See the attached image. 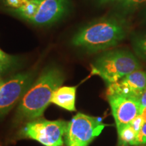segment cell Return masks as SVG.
Wrapping results in <instances>:
<instances>
[{
    "label": "cell",
    "instance_id": "obj_1",
    "mask_svg": "<svg viewBox=\"0 0 146 146\" xmlns=\"http://www.w3.org/2000/svg\"><path fill=\"white\" fill-rule=\"evenodd\" d=\"M65 79L62 70L58 66L47 67L42 72L19 102L15 120L27 122L41 118L51 104L52 96Z\"/></svg>",
    "mask_w": 146,
    "mask_h": 146
},
{
    "label": "cell",
    "instance_id": "obj_2",
    "mask_svg": "<svg viewBox=\"0 0 146 146\" xmlns=\"http://www.w3.org/2000/svg\"><path fill=\"white\" fill-rule=\"evenodd\" d=\"M125 20L106 16L87 24L73 36L72 43L91 52L103 51L117 45L127 35Z\"/></svg>",
    "mask_w": 146,
    "mask_h": 146
},
{
    "label": "cell",
    "instance_id": "obj_3",
    "mask_svg": "<svg viewBox=\"0 0 146 146\" xmlns=\"http://www.w3.org/2000/svg\"><path fill=\"white\" fill-rule=\"evenodd\" d=\"M140 68L141 65L137 58L126 50L106 52L91 65L92 74L100 76L107 85L117 82Z\"/></svg>",
    "mask_w": 146,
    "mask_h": 146
},
{
    "label": "cell",
    "instance_id": "obj_4",
    "mask_svg": "<svg viewBox=\"0 0 146 146\" xmlns=\"http://www.w3.org/2000/svg\"><path fill=\"white\" fill-rule=\"evenodd\" d=\"M70 0H31L19 8L10 9L25 21L44 26L59 21L68 12Z\"/></svg>",
    "mask_w": 146,
    "mask_h": 146
},
{
    "label": "cell",
    "instance_id": "obj_5",
    "mask_svg": "<svg viewBox=\"0 0 146 146\" xmlns=\"http://www.w3.org/2000/svg\"><path fill=\"white\" fill-rule=\"evenodd\" d=\"M68 122L51 120L39 118L26 123L20 136L32 139L45 146H62Z\"/></svg>",
    "mask_w": 146,
    "mask_h": 146
},
{
    "label": "cell",
    "instance_id": "obj_6",
    "mask_svg": "<svg viewBox=\"0 0 146 146\" xmlns=\"http://www.w3.org/2000/svg\"><path fill=\"white\" fill-rule=\"evenodd\" d=\"M105 126L101 118L78 113L68 123L64 137L66 146H88Z\"/></svg>",
    "mask_w": 146,
    "mask_h": 146
},
{
    "label": "cell",
    "instance_id": "obj_7",
    "mask_svg": "<svg viewBox=\"0 0 146 146\" xmlns=\"http://www.w3.org/2000/svg\"><path fill=\"white\" fill-rule=\"evenodd\" d=\"M32 71L18 73L0 83V117L19 103L35 81Z\"/></svg>",
    "mask_w": 146,
    "mask_h": 146
},
{
    "label": "cell",
    "instance_id": "obj_8",
    "mask_svg": "<svg viewBox=\"0 0 146 146\" xmlns=\"http://www.w3.org/2000/svg\"><path fill=\"white\" fill-rule=\"evenodd\" d=\"M107 98L117 129L129 125L141 114L139 98L118 95L107 96Z\"/></svg>",
    "mask_w": 146,
    "mask_h": 146
},
{
    "label": "cell",
    "instance_id": "obj_9",
    "mask_svg": "<svg viewBox=\"0 0 146 146\" xmlns=\"http://www.w3.org/2000/svg\"><path fill=\"white\" fill-rule=\"evenodd\" d=\"M146 85V72L134 71L115 83L108 85L107 96H126L139 98Z\"/></svg>",
    "mask_w": 146,
    "mask_h": 146
},
{
    "label": "cell",
    "instance_id": "obj_10",
    "mask_svg": "<svg viewBox=\"0 0 146 146\" xmlns=\"http://www.w3.org/2000/svg\"><path fill=\"white\" fill-rule=\"evenodd\" d=\"M76 87H60L53 94L51 103L68 111H76Z\"/></svg>",
    "mask_w": 146,
    "mask_h": 146
},
{
    "label": "cell",
    "instance_id": "obj_11",
    "mask_svg": "<svg viewBox=\"0 0 146 146\" xmlns=\"http://www.w3.org/2000/svg\"><path fill=\"white\" fill-rule=\"evenodd\" d=\"M118 135V146L133 145L137 137V133L130 125L117 129Z\"/></svg>",
    "mask_w": 146,
    "mask_h": 146
},
{
    "label": "cell",
    "instance_id": "obj_12",
    "mask_svg": "<svg viewBox=\"0 0 146 146\" xmlns=\"http://www.w3.org/2000/svg\"><path fill=\"white\" fill-rule=\"evenodd\" d=\"M132 44L137 56L141 59L146 60V33L134 36Z\"/></svg>",
    "mask_w": 146,
    "mask_h": 146
},
{
    "label": "cell",
    "instance_id": "obj_13",
    "mask_svg": "<svg viewBox=\"0 0 146 146\" xmlns=\"http://www.w3.org/2000/svg\"><path fill=\"white\" fill-rule=\"evenodd\" d=\"M119 4L124 10H132L146 3V0H120Z\"/></svg>",
    "mask_w": 146,
    "mask_h": 146
},
{
    "label": "cell",
    "instance_id": "obj_14",
    "mask_svg": "<svg viewBox=\"0 0 146 146\" xmlns=\"http://www.w3.org/2000/svg\"><path fill=\"white\" fill-rule=\"evenodd\" d=\"M144 143H146V123H143L141 130L137 134L135 141L133 143V145H143Z\"/></svg>",
    "mask_w": 146,
    "mask_h": 146
},
{
    "label": "cell",
    "instance_id": "obj_15",
    "mask_svg": "<svg viewBox=\"0 0 146 146\" xmlns=\"http://www.w3.org/2000/svg\"><path fill=\"white\" fill-rule=\"evenodd\" d=\"M5 5H8L11 9L19 8L25 5L27 1L31 0H2Z\"/></svg>",
    "mask_w": 146,
    "mask_h": 146
},
{
    "label": "cell",
    "instance_id": "obj_16",
    "mask_svg": "<svg viewBox=\"0 0 146 146\" xmlns=\"http://www.w3.org/2000/svg\"><path fill=\"white\" fill-rule=\"evenodd\" d=\"M144 123V121L142 118L141 115H139L137 117L133 119V120L131 123L129 124L131 126V127L133 128V130H134L137 134V133L141 130L142 126H143Z\"/></svg>",
    "mask_w": 146,
    "mask_h": 146
},
{
    "label": "cell",
    "instance_id": "obj_17",
    "mask_svg": "<svg viewBox=\"0 0 146 146\" xmlns=\"http://www.w3.org/2000/svg\"><path fill=\"white\" fill-rule=\"evenodd\" d=\"M0 62H15V58L0 50Z\"/></svg>",
    "mask_w": 146,
    "mask_h": 146
},
{
    "label": "cell",
    "instance_id": "obj_18",
    "mask_svg": "<svg viewBox=\"0 0 146 146\" xmlns=\"http://www.w3.org/2000/svg\"><path fill=\"white\" fill-rule=\"evenodd\" d=\"M14 64V62H0V80H1V76L8 72L12 66Z\"/></svg>",
    "mask_w": 146,
    "mask_h": 146
},
{
    "label": "cell",
    "instance_id": "obj_19",
    "mask_svg": "<svg viewBox=\"0 0 146 146\" xmlns=\"http://www.w3.org/2000/svg\"><path fill=\"white\" fill-rule=\"evenodd\" d=\"M139 101L141 108H143V107L146 106V85L145 89H144L143 92H142L141 96H140Z\"/></svg>",
    "mask_w": 146,
    "mask_h": 146
},
{
    "label": "cell",
    "instance_id": "obj_20",
    "mask_svg": "<svg viewBox=\"0 0 146 146\" xmlns=\"http://www.w3.org/2000/svg\"><path fill=\"white\" fill-rule=\"evenodd\" d=\"M140 115H141L142 118H143L144 123H146V106L143 107V108H141V114H140Z\"/></svg>",
    "mask_w": 146,
    "mask_h": 146
},
{
    "label": "cell",
    "instance_id": "obj_21",
    "mask_svg": "<svg viewBox=\"0 0 146 146\" xmlns=\"http://www.w3.org/2000/svg\"><path fill=\"white\" fill-rule=\"evenodd\" d=\"M96 1H98L100 3H102V4H104V3L114 2V1H118V2L120 0H96Z\"/></svg>",
    "mask_w": 146,
    "mask_h": 146
}]
</instances>
